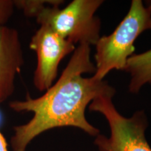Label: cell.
<instances>
[{"mask_svg": "<svg viewBox=\"0 0 151 151\" xmlns=\"http://www.w3.org/2000/svg\"><path fill=\"white\" fill-rule=\"evenodd\" d=\"M24 65V55L18 32L0 27V104L14 94L17 75Z\"/></svg>", "mask_w": 151, "mask_h": 151, "instance_id": "obj_6", "label": "cell"}, {"mask_svg": "<svg viewBox=\"0 0 151 151\" xmlns=\"http://www.w3.org/2000/svg\"><path fill=\"white\" fill-rule=\"evenodd\" d=\"M124 71L131 77L129 84L131 93H139L145 85H151V49L132 55L128 59Z\"/></svg>", "mask_w": 151, "mask_h": 151, "instance_id": "obj_7", "label": "cell"}, {"mask_svg": "<svg viewBox=\"0 0 151 151\" xmlns=\"http://www.w3.org/2000/svg\"><path fill=\"white\" fill-rule=\"evenodd\" d=\"M65 1L62 0H14L15 7L23 11L28 17H35L46 4L60 6Z\"/></svg>", "mask_w": 151, "mask_h": 151, "instance_id": "obj_8", "label": "cell"}, {"mask_svg": "<svg viewBox=\"0 0 151 151\" xmlns=\"http://www.w3.org/2000/svg\"><path fill=\"white\" fill-rule=\"evenodd\" d=\"M146 6L149 9V10L150 11V12H151V0H149V1H146Z\"/></svg>", "mask_w": 151, "mask_h": 151, "instance_id": "obj_11", "label": "cell"}, {"mask_svg": "<svg viewBox=\"0 0 151 151\" xmlns=\"http://www.w3.org/2000/svg\"><path fill=\"white\" fill-rule=\"evenodd\" d=\"M29 48L37 54L33 83L39 91H46L54 83L60 62L75 50V44L46 25H41L32 36Z\"/></svg>", "mask_w": 151, "mask_h": 151, "instance_id": "obj_5", "label": "cell"}, {"mask_svg": "<svg viewBox=\"0 0 151 151\" xmlns=\"http://www.w3.org/2000/svg\"><path fill=\"white\" fill-rule=\"evenodd\" d=\"M14 0H0V27L6 23L14 14Z\"/></svg>", "mask_w": 151, "mask_h": 151, "instance_id": "obj_9", "label": "cell"}, {"mask_svg": "<svg viewBox=\"0 0 151 151\" xmlns=\"http://www.w3.org/2000/svg\"><path fill=\"white\" fill-rule=\"evenodd\" d=\"M1 121V113L0 112V124ZM0 151H9L8 144H7L6 141L4 137L1 133V129H0Z\"/></svg>", "mask_w": 151, "mask_h": 151, "instance_id": "obj_10", "label": "cell"}, {"mask_svg": "<svg viewBox=\"0 0 151 151\" xmlns=\"http://www.w3.org/2000/svg\"><path fill=\"white\" fill-rule=\"evenodd\" d=\"M103 2L101 0H73L63 9L46 6L36 19L40 25L48 26L74 44L95 46L101 29V22L95 13Z\"/></svg>", "mask_w": 151, "mask_h": 151, "instance_id": "obj_3", "label": "cell"}, {"mask_svg": "<svg viewBox=\"0 0 151 151\" xmlns=\"http://www.w3.org/2000/svg\"><path fill=\"white\" fill-rule=\"evenodd\" d=\"M151 29V12L141 0H132L129 10L111 35L100 37L95 44L96 71L92 76L104 80L112 70L124 71L134 52V43L143 32Z\"/></svg>", "mask_w": 151, "mask_h": 151, "instance_id": "obj_2", "label": "cell"}, {"mask_svg": "<svg viewBox=\"0 0 151 151\" xmlns=\"http://www.w3.org/2000/svg\"><path fill=\"white\" fill-rule=\"evenodd\" d=\"M88 108L103 115L110 128L109 137L99 134L95 137L94 143L100 151H151L145 134L148 122L144 111L124 117L108 96L94 99Z\"/></svg>", "mask_w": 151, "mask_h": 151, "instance_id": "obj_4", "label": "cell"}, {"mask_svg": "<svg viewBox=\"0 0 151 151\" xmlns=\"http://www.w3.org/2000/svg\"><path fill=\"white\" fill-rule=\"evenodd\" d=\"M95 71L90 59V46L81 43L58 80L44 94L37 98L27 94L24 100L9 103L11 110L33 113L27 123L14 127L11 139L12 151H26L36 137L54 128L72 127L92 137L99 134V129L86 119V108L100 96L113 98L116 90L107 81L83 76L84 73L94 74Z\"/></svg>", "mask_w": 151, "mask_h": 151, "instance_id": "obj_1", "label": "cell"}]
</instances>
